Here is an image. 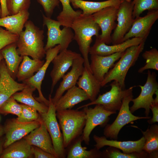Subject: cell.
<instances>
[{"mask_svg":"<svg viewBox=\"0 0 158 158\" xmlns=\"http://www.w3.org/2000/svg\"><path fill=\"white\" fill-rule=\"evenodd\" d=\"M71 28L74 31L73 40L77 42L84 59V67L91 72L88 54L92 37L94 36L98 37L100 28L94 21L92 15L82 13L73 21Z\"/></svg>","mask_w":158,"mask_h":158,"instance_id":"obj_1","label":"cell"},{"mask_svg":"<svg viewBox=\"0 0 158 158\" xmlns=\"http://www.w3.org/2000/svg\"><path fill=\"white\" fill-rule=\"evenodd\" d=\"M25 30L19 34L16 42L17 50L22 56H29L33 59L42 60L45 55L44 47V32L30 20H28Z\"/></svg>","mask_w":158,"mask_h":158,"instance_id":"obj_2","label":"cell"},{"mask_svg":"<svg viewBox=\"0 0 158 158\" xmlns=\"http://www.w3.org/2000/svg\"><path fill=\"white\" fill-rule=\"evenodd\" d=\"M79 110L67 109L56 112L65 149L82 134L85 123V114L83 109Z\"/></svg>","mask_w":158,"mask_h":158,"instance_id":"obj_3","label":"cell"},{"mask_svg":"<svg viewBox=\"0 0 158 158\" xmlns=\"http://www.w3.org/2000/svg\"><path fill=\"white\" fill-rule=\"evenodd\" d=\"M145 41H143L138 45L127 48L118 61L105 75L101 83L104 87L112 81L118 82L123 89H125V80L130 68L133 66L143 51Z\"/></svg>","mask_w":158,"mask_h":158,"instance_id":"obj_4","label":"cell"},{"mask_svg":"<svg viewBox=\"0 0 158 158\" xmlns=\"http://www.w3.org/2000/svg\"><path fill=\"white\" fill-rule=\"evenodd\" d=\"M42 15L43 26H46L47 28V41L44 47L45 51L57 44L60 45V52L67 49L74 37L71 28L63 27L61 30V24L59 21L48 17L43 13Z\"/></svg>","mask_w":158,"mask_h":158,"instance_id":"obj_5","label":"cell"},{"mask_svg":"<svg viewBox=\"0 0 158 158\" xmlns=\"http://www.w3.org/2000/svg\"><path fill=\"white\" fill-rule=\"evenodd\" d=\"M51 95L49 96L48 111L39 114L41 120L45 125L51 138L54 150L58 158H65L66 151L63 144V137L58 123L54 104L51 101Z\"/></svg>","mask_w":158,"mask_h":158,"instance_id":"obj_6","label":"cell"},{"mask_svg":"<svg viewBox=\"0 0 158 158\" xmlns=\"http://www.w3.org/2000/svg\"><path fill=\"white\" fill-rule=\"evenodd\" d=\"M110 90L100 95L94 101L78 107L79 109L85 107L93 105L102 106L106 110L112 111H119L121 107L123 99L125 96L133 90L135 86H132L127 89H123L117 81H113L110 85Z\"/></svg>","mask_w":158,"mask_h":158,"instance_id":"obj_7","label":"cell"},{"mask_svg":"<svg viewBox=\"0 0 158 158\" xmlns=\"http://www.w3.org/2000/svg\"><path fill=\"white\" fill-rule=\"evenodd\" d=\"M133 97V91L124 97L116 118L111 124L107 125L104 130V134L106 138L117 139L120 130L126 124L137 120L151 118L150 116L139 117L132 114L130 110L129 104Z\"/></svg>","mask_w":158,"mask_h":158,"instance_id":"obj_8","label":"cell"},{"mask_svg":"<svg viewBox=\"0 0 158 158\" xmlns=\"http://www.w3.org/2000/svg\"><path fill=\"white\" fill-rule=\"evenodd\" d=\"M95 105L93 108L86 107L83 109L85 114L86 121L82 138L83 141L88 145L89 144L90 136L92 130L98 125H105L109 120V116L116 113L108 111L100 105Z\"/></svg>","mask_w":158,"mask_h":158,"instance_id":"obj_9","label":"cell"},{"mask_svg":"<svg viewBox=\"0 0 158 158\" xmlns=\"http://www.w3.org/2000/svg\"><path fill=\"white\" fill-rule=\"evenodd\" d=\"M133 3L123 1L119 5L117 14L118 23L111 36L113 44L123 42L124 37L130 30L134 20L133 17Z\"/></svg>","mask_w":158,"mask_h":158,"instance_id":"obj_10","label":"cell"},{"mask_svg":"<svg viewBox=\"0 0 158 158\" xmlns=\"http://www.w3.org/2000/svg\"><path fill=\"white\" fill-rule=\"evenodd\" d=\"M146 83L143 86L138 85L141 89L139 96L132 100L133 104L130 108L131 113L140 108L145 109L146 116H148L150 112V107L154 99L153 95L158 89V83L156 80L157 75L154 72L151 73L148 70Z\"/></svg>","mask_w":158,"mask_h":158,"instance_id":"obj_11","label":"cell"},{"mask_svg":"<svg viewBox=\"0 0 158 158\" xmlns=\"http://www.w3.org/2000/svg\"><path fill=\"white\" fill-rule=\"evenodd\" d=\"M118 6L107 7L92 14L94 21L101 30V34L96 38L107 44L111 43V33L116 25L115 21Z\"/></svg>","mask_w":158,"mask_h":158,"instance_id":"obj_12","label":"cell"},{"mask_svg":"<svg viewBox=\"0 0 158 158\" xmlns=\"http://www.w3.org/2000/svg\"><path fill=\"white\" fill-rule=\"evenodd\" d=\"M41 120L29 122H20L16 118L7 120L4 126L5 140L4 148L23 138L40 126Z\"/></svg>","mask_w":158,"mask_h":158,"instance_id":"obj_13","label":"cell"},{"mask_svg":"<svg viewBox=\"0 0 158 158\" xmlns=\"http://www.w3.org/2000/svg\"><path fill=\"white\" fill-rule=\"evenodd\" d=\"M81 56L80 54L67 49L60 51L53 59V67L50 73L52 80L50 94L57 82L72 66L74 60Z\"/></svg>","mask_w":158,"mask_h":158,"instance_id":"obj_14","label":"cell"},{"mask_svg":"<svg viewBox=\"0 0 158 158\" xmlns=\"http://www.w3.org/2000/svg\"><path fill=\"white\" fill-rule=\"evenodd\" d=\"M158 19V10L149 11L145 16L135 18L130 30L124 37L123 42L133 37L145 41L152 25Z\"/></svg>","mask_w":158,"mask_h":158,"instance_id":"obj_15","label":"cell"},{"mask_svg":"<svg viewBox=\"0 0 158 158\" xmlns=\"http://www.w3.org/2000/svg\"><path fill=\"white\" fill-rule=\"evenodd\" d=\"M61 49L60 45L58 44L46 51V61L35 74L30 78L25 80L23 83L35 87L38 91L39 97L35 99L39 102L48 106L49 101L43 96L41 90V85L47 70L53 59L58 54Z\"/></svg>","mask_w":158,"mask_h":158,"instance_id":"obj_16","label":"cell"},{"mask_svg":"<svg viewBox=\"0 0 158 158\" xmlns=\"http://www.w3.org/2000/svg\"><path fill=\"white\" fill-rule=\"evenodd\" d=\"M26 84L16 82L9 74L5 61L0 62V107L14 93L23 90Z\"/></svg>","mask_w":158,"mask_h":158,"instance_id":"obj_17","label":"cell"},{"mask_svg":"<svg viewBox=\"0 0 158 158\" xmlns=\"http://www.w3.org/2000/svg\"><path fill=\"white\" fill-rule=\"evenodd\" d=\"M84 62V59L81 56L74 60L71 70L62 77V80L54 96L51 98V101L54 104L65 91L75 85L83 72Z\"/></svg>","mask_w":158,"mask_h":158,"instance_id":"obj_18","label":"cell"},{"mask_svg":"<svg viewBox=\"0 0 158 158\" xmlns=\"http://www.w3.org/2000/svg\"><path fill=\"white\" fill-rule=\"evenodd\" d=\"M124 52H117L107 56L91 55L90 69L99 82L101 83L105 75L114 66L115 62L122 56Z\"/></svg>","mask_w":158,"mask_h":158,"instance_id":"obj_19","label":"cell"},{"mask_svg":"<svg viewBox=\"0 0 158 158\" xmlns=\"http://www.w3.org/2000/svg\"><path fill=\"white\" fill-rule=\"evenodd\" d=\"M96 144L95 148L99 150L104 146H108L121 150L123 152L131 153H140L144 151L143 148L145 142V139L143 136L139 140L135 141H118L107 140L105 136L99 137L96 135L93 136Z\"/></svg>","mask_w":158,"mask_h":158,"instance_id":"obj_20","label":"cell"},{"mask_svg":"<svg viewBox=\"0 0 158 158\" xmlns=\"http://www.w3.org/2000/svg\"><path fill=\"white\" fill-rule=\"evenodd\" d=\"M23 138L30 145L39 147L53 155L56 158H58L49 134L45 125L41 120L40 126Z\"/></svg>","mask_w":158,"mask_h":158,"instance_id":"obj_21","label":"cell"},{"mask_svg":"<svg viewBox=\"0 0 158 158\" xmlns=\"http://www.w3.org/2000/svg\"><path fill=\"white\" fill-rule=\"evenodd\" d=\"M143 41L141 39L133 37L121 43L108 45L96 38L94 44L90 47L89 54L101 56H108L117 52H124L128 48L138 45Z\"/></svg>","mask_w":158,"mask_h":158,"instance_id":"obj_22","label":"cell"},{"mask_svg":"<svg viewBox=\"0 0 158 158\" xmlns=\"http://www.w3.org/2000/svg\"><path fill=\"white\" fill-rule=\"evenodd\" d=\"M85 92L75 85L67 90L54 104L56 111L71 109L77 104L87 100Z\"/></svg>","mask_w":158,"mask_h":158,"instance_id":"obj_23","label":"cell"},{"mask_svg":"<svg viewBox=\"0 0 158 158\" xmlns=\"http://www.w3.org/2000/svg\"><path fill=\"white\" fill-rule=\"evenodd\" d=\"M76 83L78 87L85 92L91 102L96 99L102 87L101 83L96 79L92 72L84 67Z\"/></svg>","mask_w":158,"mask_h":158,"instance_id":"obj_24","label":"cell"},{"mask_svg":"<svg viewBox=\"0 0 158 158\" xmlns=\"http://www.w3.org/2000/svg\"><path fill=\"white\" fill-rule=\"evenodd\" d=\"M33 157L32 146L23 138L4 148L0 158H30Z\"/></svg>","mask_w":158,"mask_h":158,"instance_id":"obj_25","label":"cell"},{"mask_svg":"<svg viewBox=\"0 0 158 158\" xmlns=\"http://www.w3.org/2000/svg\"><path fill=\"white\" fill-rule=\"evenodd\" d=\"M0 18V27H4L11 33L19 35L30 16L28 10L13 15Z\"/></svg>","mask_w":158,"mask_h":158,"instance_id":"obj_26","label":"cell"},{"mask_svg":"<svg viewBox=\"0 0 158 158\" xmlns=\"http://www.w3.org/2000/svg\"><path fill=\"white\" fill-rule=\"evenodd\" d=\"M75 8H80L84 14L92 15L100 10L109 6L118 7L123 2L121 0H107L95 2L83 0H70Z\"/></svg>","mask_w":158,"mask_h":158,"instance_id":"obj_27","label":"cell"},{"mask_svg":"<svg viewBox=\"0 0 158 158\" xmlns=\"http://www.w3.org/2000/svg\"><path fill=\"white\" fill-rule=\"evenodd\" d=\"M16 42L6 46L0 51L5 60L9 74L15 80L23 57L18 54Z\"/></svg>","mask_w":158,"mask_h":158,"instance_id":"obj_28","label":"cell"},{"mask_svg":"<svg viewBox=\"0 0 158 158\" xmlns=\"http://www.w3.org/2000/svg\"><path fill=\"white\" fill-rule=\"evenodd\" d=\"M36 89L34 87L26 84L23 90L15 93L12 96L17 101L34 108L39 114L47 112L48 106L39 102L33 96V92Z\"/></svg>","mask_w":158,"mask_h":158,"instance_id":"obj_29","label":"cell"},{"mask_svg":"<svg viewBox=\"0 0 158 158\" xmlns=\"http://www.w3.org/2000/svg\"><path fill=\"white\" fill-rule=\"evenodd\" d=\"M44 60L30 58L28 56H23L16 75L19 81L23 82L30 78L37 72L44 63Z\"/></svg>","mask_w":158,"mask_h":158,"instance_id":"obj_30","label":"cell"},{"mask_svg":"<svg viewBox=\"0 0 158 158\" xmlns=\"http://www.w3.org/2000/svg\"><path fill=\"white\" fill-rule=\"evenodd\" d=\"M82 135L74 140L69 146L70 148L67 154V158H95L101 156L102 154L95 148L87 150L86 147H82Z\"/></svg>","mask_w":158,"mask_h":158,"instance_id":"obj_31","label":"cell"},{"mask_svg":"<svg viewBox=\"0 0 158 158\" xmlns=\"http://www.w3.org/2000/svg\"><path fill=\"white\" fill-rule=\"evenodd\" d=\"M62 6V10L57 17L61 26L71 27L75 19L81 14L82 11L74 10L70 5V0H59Z\"/></svg>","mask_w":158,"mask_h":158,"instance_id":"obj_32","label":"cell"},{"mask_svg":"<svg viewBox=\"0 0 158 158\" xmlns=\"http://www.w3.org/2000/svg\"><path fill=\"white\" fill-rule=\"evenodd\" d=\"M145 142L143 150L152 156L157 153L158 150V126L153 124L145 131L142 130Z\"/></svg>","mask_w":158,"mask_h":158,"instance_id":"obj_33","label":"cell"},{"mask_svg":"<svg viewBox=\"0 0 158 158\" xmlns=\"http://www.w3.org/2000/svg\"><path fill=\"white\" fill-rule=\"evenodd\" d=\"M133 2L134 19L140 16L145 11L158 10V0H134Z\"/></svg>","mask_w":158,"mask_h":158,"instance_id":"obj_34","label":"cell"},{"mask_svg":"<svg viewBox=\"0 0 158 158\" xmlns=\"http://www.w3.org/2000/svg\"><path fill=\"white\" fill-rule=\"evenodd\" d=\"M143 58L146 60L145 64L138 70L139 73L150 69L158 70V51L155 48L146 51L142 54Z\"/></svg>","mask_w":158,"mask_h":158,"instance_id":"obj_35","label":"cell"},{"mask_svg":"<svg viewBox=\"0 0 158 158\" xmlns=\"http://www.w3.org/2000/svg\"><path fill=\"white\" fill-rule=\"evenodd\" d=\"M21 105L22 112L20 115L16 118L17 121L21 122H29L40 120L39 114L35 108L23 104Z\"/></svg>","mask_w":158,"mask_h":158,"instance_id":"obj_36","label":"cell"},{"mask_svg":"<svg viewBox=\"0 0 158 158\" xmlns=\"http://www.w3.org/2000/svg\"><path fill=\"white\" fill-rule=\"evenodd\" d=\"M22 111L21 104L18 103L12 96L0 107V114L4 115L11 114L18 117Z\"/></svg>","mask_w":158,"mask_h":158,"instance_id":"obj_37","label":"cell"},{"mask_svg":"<svg viewBox=\"0 0 158 158\" xmlns=\"http://www.w3.org/2000/svg\"><path fill=\"white\" fill-rule=\"evenodd\" d=\"M6 4L9 15H13L20 11L28 10L30 0H6Z\"/></svg>","mask_w":158,"mask_h":158,"instance_id":"obj_38","label":"cell"},{"mask_svg":"<svg viewBox=\"0 0 158 158\" xmlns=\"http://www.w3.org/2000/svg\"><path fill=\"white\" fill-rule=\"evenodd\" d=\"M149 154L144 151L140 153L134 152L126 153L121 152L119 150L113 149L106 150L104 152V156L110 158H137L148 157Z\"/></svg>","mask_w":158,"mask_h":158,"instance_id":"obj_39","label":"cell"},{"mask_svg":"<svg viewBox=\"0 0 158 158\" xmlns=\"http://www.w3.org/2000/svg\"><path fill=\"white\" fill-rule=\"evenodd\" d=\"M19 36L0 27V51L6 46L17 41Z\"/></svg>","mask_w":158,"mask_h":158,"instance_id":"obj_40","label":"cell"},{"mask_svg":"<svg viewBox=\"0 0 158 158\" xmlns=\"http://www.w3.org/2000/svg\"><path fill=\"white\" fill-rule=\"evenodd\" d=\"M42 6L46 16L51 18L55 8L59 6V0H37Z\"/></svg>","mask_w":158,"mask_h":158,"instance_id":"obj_41","label":"cell"},{"mask_svg":"<svg viewBox=\"0 0 158 158\" xmlns=\"http://www.w3.org/2000/svg\"><path fill=\"white\" fill-rule=\"evenodd\" d=\"M33 157L35 158H56L53 155L40 148L32 146Z\"/></svg>","mask_w":158,"mask_h":158,"instance_id":"obj_42","label":"cell"},{"mask_svg":"<svg viewBox=\"0 0 158 158\" xmlns=\"http://www.w3.org/2000/svg\"><path fill=\"white\" fill-rule=\"evenodd\" d=\"M151 109L152 113V118L148 121V122L150 124H153L158 121V104L152 103L150 107Z\"/></svg>","mask_w":158,"mask_h":158,"instance_id":"obj_43","label":"cell"},{"mask_svg":"<svg viewBox=\"0 0 158 158\" xmlns=\"http://www.w3.org/2000/svg\"><path fill=\"white\" fill-rule=\"evenodd\" d=\"M1 8V18H3L9 15L6 4V0H0Z\"/></svg>","mask_w":158,"mask_h":158,"instance_id":"obj_44","label":"cell"},{"mask_svg":"<svg viewBox=\"0 0 158 158\" xmlns=\"http://www.w3.org/2000/svg\"><path fill=\"white\" fill-rule=\"evenodd\" d=\"M5 140V136L0 137V156L2 153L4 149V145Z\"/></svg>","mask_w":158,"mask_h":158,"instance_id":"obj_45","label":"cell"},{"mask_svg":"<svg viewBox=\"0 0 158 158\" xmlns=\"http://www.w3.org/2000/svg\"><path fill=\"white\" fill-rule=\"evenodd\" d=\"M154 94L156 95V97L154 99L152 103L158 104V89L156 91Z\"/></svg>","mask_w":158,"mask_h":158,"instance_id":"obj_46","label":"cell"},{"mask_svg":"<svg viewBox=\"0 0 158 158\" xmlns=\"http://www.w3.org/2000/svg\"><path fill=\"white\" fill-rule=\"evenodd\" d=\"M4 135V126L0 124V137Z\"/></svg>","mask_w":158,"mask_h":158,"instance_id":"obj_47","label":"cell"},{"mask_svg":"<svg viewBox=\"0 0 158 158\" xmlns=\"http://www.w3.org/2000/svg\"><path fill=\"white\" fill-rule=\"evenodd\" d=\"M3 59V56L0 51V62Z\"/></svg>","mask_w":158,"mask_h":158,"instance_id":"obj_48","label":"cell"},{"mask_svg":"<svg viewBox=\"0 0 158 158\" xmlns=\"http://www.w3.org/2000/svg\"><path fill=\"white\" fill-rule=\"evenodd\" d=\"M122 1H126L128 2H130L132 1L131 0H121Z\"/></svg>","mask_w":158,"mask_h":158,"instance_id":"obj_49","label":"cell"},{"mask_svg":"<svg viewBox=\"0 0 158 158\" xmlns=\"http://www.w3.org/2000/svg\"><path fill=\"white\" fill-rule=\"evenodd\" d=\"M1 3L0 1V18L1 17Z\"/></svg>","mask_w":158,"mask_h":158,"instance_id":"obj_50","label":"cell"}]
</instances>
